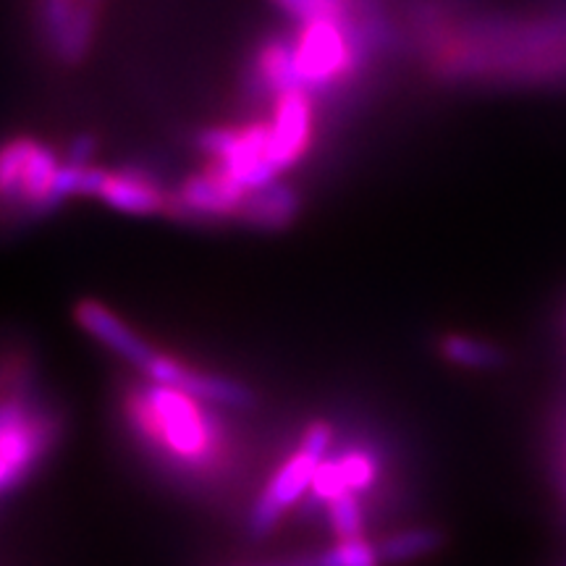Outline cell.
Listing matches in <instances>:
<instances>
[{
  "instance_id": "6da1fadb",
  "label": "cell",
  "mask_w": 566,
  "mask_h": 566,
  "mask_svg": "<svg viewBox=\"0 0 566 566\" xmlns=\"http://www.w3.org/2000/svg\"><path fill=\"white\" fill-rule=\"evenodd\" d=\"M132 412L142 433L158 441L181 462L205 464L210 459L216 433L197 407L195 396L155 384L137 396Z\"/></svg>"
},
{
  "instance_id": "7a4b0ae2",
  "label": "cell",
  "mask_w": 566,
  "mask_h": 566,
  "mask_svg": "<svg viewBox=\"0 0 566 566\" xmlns=\"http://www.w3.org/2000/svg\"><path fill=\"white\" fill-rule=\"evenodd\" d=\"M331 438H334V433H331V428L325 422L310 424V430L302 438L300 451L275 472L271 485L265 488L258 506H254V512L250 516V533L254 537H263L271 533L275 522L281 520V514L315 483V475L317 470H321L325 451H328L331 446Z\"/></svg>"
},
{
  "instance_id": "3957f363",
  "label": "cell",
  "mask_w": 566,
  "mask_h": 566,
  "mask_svg": "<svg viewBox=\"0 0 566 566\" xmlns=\"http://www.w3.org/2000/svg\"><path fill=\"white\" fill-rule=\"evenodd\" d=\"M51 441L45 417L32 412L19 396H9L0 415V483L9 493L40 462Z\"/></svg>"
},
{
  "instance_id": "277c9868",
  "label": "cell",
  "mask_w": 566,
  "mask_h": 566,
  "mask_svg": "<svg viewBox=\"0 0 566 566\" xmlns=\"http://www.w3.org/2000/svg\"><path fill=\"white\" fill-rule=\"evenodd\" d=\"M354 59L349 34L344 32L342 21L321 19L304 24V32L296 42V66H300L304 90L317 92L334 84Z\"/></svg>"
},
{
  "instance_id": "5b68a950",
  "label": "cell",
  "mask_w": 566,
  "mask_h": 566,
  "mask_svg": "<svg viewBox=\"0 0 566 566\" xmlns=\"http://www.w3.org/2000/svg\"><path fill=\"white\" fill-rule=\"evenodd\" d=\"M145 375L153 380V384L179 388V391L195 396L197 401H205V405L247 409L252 407L254 401L250 388L237 384V380H226L221 375L200 373L195 370V367L176 363V359L166 357V354H155L153 363L147 365Z\"/></svg>"
},
{
  "instance_id": "8992f818",
  "label": "cell",
  "mask_w": 566,
  "mask_h": 566,
  "mask_svg": "<svg viewBox=\"0 0 566 566\" xmlns=\"http://www.w3.org/2000/svg\"><path fill=\"white\" fill-rule=\"evenodd\" d=\"M313 132V105L307 92H283L275 118L271 124V145H268V160L275 171H286L292 163L302 158L310 145Z\"/></svg>"
},
{
  "instance_id": "52a82bcc",
  "label": "cell",
  "mask_w": 566,
  "mask_h": 566,
  "mask_svg": "<svg viewBox=\"0 0 566 566\" xmlns=\"http://www.w3.org/2000/svg\"><path fill=\"white\" fill-rule=\"evenodd\" d=\"M74 315H76V323H80L87 334L95 336L97 342L108 346L111 352H116L118 357H124L126 363L134 365L142 373L147 370V365H150L155 354H158L153 346H147L145 342H142V338L134 334L129 325L118 321V317L113 315L111 310L101 302L84 300L76 304Z\"/></svg>"
},
{
  "instance_id": "ba28073f",
  "label": "cell",
  "mask_w": 566,
  "mask_h": 566,
  "mask_svg": "<svg viewBox=\"0 0 566 566\" xmlns=\"http://www.w3.org/2000/svg\"><path fill=\"white\" fill-rule=\"evenodd\" d=\"M247 192L250 189L216 168L212 174L192 176V179L184 181L179 189V205L187 212H197V216H231V212L237 216Z\"/></svg>"
},
{
  "instance_id": "9c48e42d",
  "label": "cell",
  "mask_w": 566,
  "mask_h": 566,
  "mask_svg": "<svg viewBox=\"0 0 566 566\" xmlns=\"http://www.w3.org/2000/svg\"><path fill=\"white\" fill-rule=\"evenodd\" d=\"M300 210V197L286 184L271 181L260 189H250L237 216L260 229H286Z\"/></svg>"
},
{
  "instance_id": "30bf717a",
  "label": "cell",
  "mask_w": 566,
  "mask_h": 566,
  "mask_svg": "<svg viewBox=\"0 0 566 566\" xmlns=\"http://www.w3.org/2000/svg\"><path fill=\"white\" fill-rule=\"evenodd\" d=\"M375 462L367 454H344L338 462H323L321 470L315 475V493L321 499H336L342 493L363 491L375 480Z\"/></svg>"
},
{
  "instance_id": "8fae6325",
  "label": "cell",
  "mask_w": 566,
  "mask_h": 566,
  "mask_svg": "<svg viewBox=\"0 0 566 566\" xmlns=\"http://www.w3.org/2000/svg\"><path fill=\"white\" fill-rule=\"evenodd\" d=\"M101 200L122 212H132V216H153V212L166 210V197L155 184L147 181L145 176L126 171L108 176Z\"/></svg>"
},
{
  "instance_id": "7c38bea8",
  "label": "cell",
  "mask_w": 566,
  "mask_h": 566,
  "mask_svg": "<svg viewBox=\"0 0 566 566\" xmlns=\"http://www.w3.org/2000/svg\"><path fill=\"white\" fill-rule=\"evenodd\" d=\"M59 168L61 166L59 160H55V155L48 150L45 145L32 142L30 155H27L24 176H21V189H19L21 200L32 202L34 208L42 210V202H45L48 195H51V187L55 181V174H59Z\"/></svg>"
},
{
  "instance_id": "4fadbf2b",
  "label": "cell",
  "mask_w": 566,
  "mask_h": 566,
  "mask_svg": "<svg viewBox=\"0 0 566 566\" xmlns=\"http://www.w3.org/2000/svg\"><path fill=\"white\" fill-rule=\"evenodd\" d=\"M260 69H263L268 84L279 90L281 95L283 92H307L300 66H296V42L275 40L273 45H268L263 59H260Z\"/></svg>"
},
{
  "instance_id": "5bb4252c",
  "label": "cell",
  "mask_w": 566,
  "mask_h": 566,
  "mask_svg": "<svg viewBox=\"0 0 566 566\" xmlns=\"http://www.w3.org/2000/svg\"><path fill=\"white\" fill-rule=\"evenodd\" d=\"M443 535L438 530H405V533L388 535L384 543L378 546L380 562L388 564H401V562H412V558L428 556L433 551L441 548Z\"/></svg>"
},
{
  "instance_id": "9a60e30c",
  "label": "cell",
  "mask_w": 566,
  "mask_h": 566,
  "mask_svg": "<svg viewBox=\"0 0 566 566\" xmlns=\"http://www.w3.org/2000/svg\"><path fill=\"white\" fill-rule=\"evenodd\" d=\"M441 352L449 363L472 367V370H491V367H499L504 363V352H501L499 346L488 342H475V338L470 336L443 338Z\"/></svg>"
},
{
  "instance_id": "2e32d148",
  "label": "cell",
  "mask_w": 566,
  "mask_h": 566,
  "mask_svg": "<svg viewBox=\"0 0 566 566\" xmlns=\"http://www.w3.org/2000/svg\"><path fill=\"white\" fill-rule=\"evenodd\" d=\"M380 554L373 548L363 535L342 541L336 548L325 551V554L315 558H302L292 566H378Z\"/></svg>"
},
{
  "instance_id": "e0dca14e",
  "label": "cell",
  "mask_w": 566,
  "mask_h": 566,
  "mask_svg": "<svg viewBox=\"0 0 566 566\" xmlns=\"http://www.w3.org/2000/svg\"><path fill=\"white\" fill-rule=\"evenodd\" d=\"M30 145V139H13L3 147V158H0V187H3L6 197H19Z\"/></svg>"
},
{
  "instance_id": "ac0fdd59",
  "label": "cell",
  "mask_w": 566,
  "mask_h": 566,
  "mask_svg": "<svg viewBox=\"0 0 566 566\" xmlns=\"http://www.w3.org/2000/svg\"><path fill=\"white\" fill-rule=\"evenodd\" d=\"M328 506L338 541H349V537L363 535V512H359L357 495L342 493L336 495V499H331Z\"/></svg>"
},
{
  "instance_id": "d6986e66",
  "label": "cell",
  "mask_w": 566,
  "mask_h": 566,
  "mask_svg": "<svg viewBox=\"0 0 566 566\" xmlns=\"http://www.w3.org/2000/svg\"><path fill=\"white\" fill-rule=\"evenodd\" d=\"M90 30H92V13L87 9H76L74 19H71L66 40H63V48L59 51L63 61L74 63L82 59L84 48H87L90 42Z\"/></svg>"
},
{
  "instance_id": "ffe728a7",
  "label": "cell",
  "mask_w": 566,
  "mask_h": 566,
  "mask_svg": "<svg viewBox=\"0 0 566 566\" xmlns=\"http://www.w3.org/2000/svg\"><path fill=\"white\" fill-rule=\"evenodd\" d=\"M74 11L69 0H48L45 3V30L48 40L53 42L55 51H61L63 40H66L71 19H74Z\"/></svg>"
},
{
  "instance_id": "44dd1931",
  "label": "cell",
  "mask_w": 566,
  "mask_h": 566,
  "mask_svg": "<svg viewBox=\"0 0 566 566\" xmlns=\"http://www.w3.org/2000/svg\"><path fill=\"white\" fill-rule=\"evenodd\" d=\"M237 139H239V134H233L229 129H208V132L200 134L197 145H200L205 153L216 155L218 160H223V158H229V155H231L233 145H237Z\"/></svg>"
},
{
  "instance_id": "7402d4cb",
  "label": "cell",
  "mask_w": 566,
  "mask_h": 566,
  "mask_svg": "<svg viewBox=\"0 0 566 566\" xmlns=\"http://www.w3.org/2000/svg\"><path fill=\"white\" fill-rule=\"evenodd\" d=\"M92 153H95V139L84 137V134H82V137H76L74 142H71L69 163H74V166H87Z\"/></svg>"
}]
</instances>
